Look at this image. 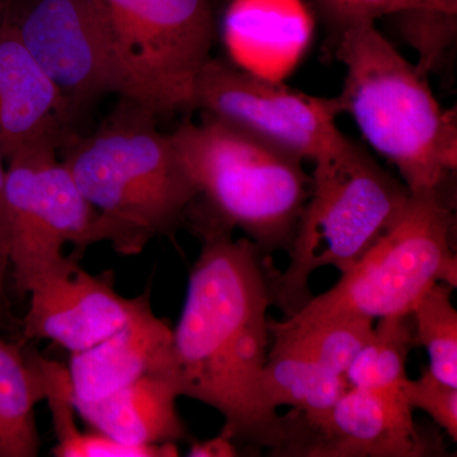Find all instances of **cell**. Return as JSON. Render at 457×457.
Instances as JSON below:
<instances>
[{
	"instance_id": "obj_14",
	"label": "cell",
	"mask_w": 457,
	"mask_h": 457,
	"mask_svg": "<svg viewBox=\"0 0 457 457\" xmlns=\"http://www.w3.org/2000/svg\"><path fill=\"white\" fill-rule=\"evenodd\" d=\"M68 121L62 92L14 27L0 21V152L4 161L51 135L71 139Z\"/></svg>"
},
{
	"instance_id": "obj_16",
	"label": "cell",
	"mask_w": 457,
	"mask_h": 457,
	"mask_svg": "<svg viewBox=\"0 0 457 457\" xmlns=\"http://www.w3.org/2000/svg\"><path fill=\"white\" fill-rule=\"evenodd\" d=\"M180 389L171 372L156 371L104 398H71L75 413L93 431L135 446L176 444L187 436L177 411Z\"/></svg>"
},
{
	"instance_id": "obj_28",
	"label": "cell",
	"mask_w": 457,
	"mask_h": 457,
	"mask_svg": "<svg viewBox=\"0 0 457 457\" xmlns=\"http://www.w3.org/2000/svg\"><path fill=\"white\" fill-rule=\"evenodd\" d=\"M408 9H420V11H428V0H400V11H408Z\"/></svg>"
},
{
	"instance_id": "obj_15",
	"label": "cell",
	"mask_w": 457,
	"mask_h": 457,
	"mask_svg": "<svg viewBox=\"0 0 457 457\" xmlns=\"http://www.w3.org/2000/svg\"><path fill=\"white\" fill-rule=\"evenodd\" d=\"M173 329L152 305L89 350L71 353V398L92 402L110 395L149 372L174 374ZM176 376V375H174Z\"/></svg>"
},
{
	"instance_id": "obj_25",
	"label": "cell",
	"mask_w": 457,
	"mask_h": 457,
	"mask_svg": "<svg viewBox=\"0 0 457 457\" xmlns=\"http://www.w3.org/2000/svg\"><path fill=\"white\" fill-rule=\"evenodd\" d=\"M0 152V291L5 293V276L9 270V216L7 203V187H5V170Z\"/></svg>"
},
{
	"instance_id": "obj_7",
	"label": "cell",
	"mask_w": 457,
	"mask_h": 457,
	"mask_svg": "<svg viewBox=\"0 0 457 457\" xmlns=\"http://www.w3.org/2000/svg\"><path fill=\"white\" fill-rule=\"evenodd\" d=\"M121 98L159 119L192 111L218 35L212 0H97Z\"/></svg>"
},
{
	"instance_id": "obj_29",
	"label": "cell",
	"mask_w": 457,
	"mask_h": 457,
	"mask_svg": "<svg viewBox=\"0 0 457 457\" xmlns=\"http://www.w3.org/2000/svg\"><path fill=\"white\" fill-rule=\"evenodd\" d=\"M3 3L0 2V14H2Z\"/></svg>"
},
{
	"instance_id": "obj_13",
	"label": "cell",
	"mask_w": 457,
	"mask_h": 457,
	"mask_svg": "<svg viewBox=\"0 0 457 457\" xmlns=\"http://www.w3.org/2000/svg\"><path fill=\"white\" fill-rule=\"evenodd\" d=\"M314 27L306 0H230L221 38L237 68L284 80L311 46Z\"/></svg>"
},
{
	"instance_id": "obj_30",
	"label": "cell",
	"mask_w": 457,
	"mask_h": 457,
	"mask_svg": "<svg viewBox=\"0 0 457 457\" xmlns=\"http://www.w3.org/2000/svg\"><path fill=\"white\" fill-rule=\"evenodd\" d=\"M212 2H213V4H215L216 0H212Z\"/></svg>"
},
{
	"instance_id": "obj_4",
	"label": "cell",
	"mask_w": 457,
	"mask_h": 457,
	"mask_svg": "<svg viewBox=\"0 0 457 457\" xmlns=\"http://www.w3.org/2000/svg\"><path fill=\"white\" fill-rule=\"evenodd\" d=\"M203 114L170 134L198 192L188 213L240 228L269 257L288 252L311 196L303 159Z\"/></svg>"
},
{
	"instance_id": "obj_18",
	"label": "cell",
	"mask_w": 457,
	"mask_h": 457,
	"mask_svg": "<svg viewBox=\"0 0 457 457\" xmlns=\"http://www.w3.org/2000/svg\"><path fill=\"white\" fill-rule=\"evenodd\" d=\"M261 386L269 407L278 411L287 405L312 417L332 409L351 387L345 376L317 361L272 348L262 372Z\"/></svg>"
},
{
	"instance_id": "obj_24",
	"label": "cell",
	"mask_w": 457,
	"mask_h": 457,
	"mask_svg": "<svg viewBox=\"0 0 457 457\" xmlns=\"http://www.w3.org/2000/svg\"><path fill=\"white\" fill-rule=\"evenodd\" d=\"M402 389L411 408L422 409L457 441V387L438 380L427 369L417 380L407 378Z\"/></svg>"
},
{
	"instance_id": "obj_2",
	"label": "cell",
	"mask_w": 457,
	"mask_h": 457,
	"mask_svg": "<svg viewBox=\"0 0 457 457\" xmlns=\"http://www.w3.org/2000/svg\"><path fill=\"white\" fill-rule=\"evenodd\" d=\"M158 119L121 98L89 137H71L62 163L96 212L89 245L137 255L187 222L196 186Z\"/></svg>"
},
{
	"instance_id": "obj_17",
	"label": "cell",
	"mask_w": 457,
	"mask_h": 457,
	"mask_svg": "<svg viewBox=\"0 0 457 457\" xmlns=\"http://www.w3.org/2000/svg\"><path fill=\"white\" fill-rule=\"evenodd\" d=\"M23 343L0 338V457H36L40 451L35 408L45 400L44 378L38 353Z\"/></svg>"
},
{
	"instance_id": "obj_11",
	"label": "cell",
	"mask_w": 457,
	"mask_h": 457,
	"mask_svg": "<svg viewBox=\"0 0 457 457\" xmlns=\"http://www.w3.org/2000/svg\"><path fill=\"white\" fill-rule=\"evenodd\" d=\"M279 456L423 457L441 455L440 444L422 436L402 386L350 387L319 416L286 414Z\"/></svg>"
},
{
	"instance_id": "obj_8",
	"label": "cell",
	"mask_w": 457,
	"mask_h": 457,
	"mask_svg": "<svg viewBox=\"0 0 457 457\" xmlns=\"http://www.w3.org/2000/svg\"><path fill=\"white\" fill-rule=\"evenodd\" d=\"M65 143V137L51 135L7 161L9 269L21 296L68 258L65 245L74 246L78 260L90 246L96 212L57 158V147Z\"/></svg>"
},
{
	"instance_id": "obj_9",
	"label": "cell",
	"mask_w": 457,
	"mask_h": 457,
	"mask_svg": "<svg viewBox=\"0 0 457 457\" xmlns=\"http://www.w3.org/2000/svg\"><path fill=\"white\" fill-rule=\"evenodd\" d=\"M194 110L312 162L339 134L343 113L337 97H315L219 57L197 75Z\"/></svg>"
},
{
	"instance_id": "obj_12",
	"label": "cell",
	"mask_w": 457,
	"mask_h": 457,
	"mask_svg": "<svg viewBox=\"0 0 457 457\" xmlns=\"http://www.w3.org/2000/svg\"><path fill=\"white\" fill-rule=\"evenodd\" d=\"M22 339L50 341L78 353L119 332L150 303V288L129 299L117 293L112 276H95L75 255L42 275L29 287Z\"/></svg>"
},
{
	"instance_id": "obj_1",
	"label": "cell",
	"mask_w": 457,
	"mask_h": 457,
	"mask_svg": "<svg viewBox=\"0 0 457 457\" xmlns=\"http://www.w3.org/2000/svg\"><path fill=\"white\" fill-rule=\"evenodd\" d=\"M203 246L173 329L174 375L180 395L216 409L234 441L278 449L284 420L267 405L261 378L272 337L270 257L248 237L204 216L189 219Z\"/></svg>"
},
{
	"instance_id": "obj_6",
	"label": "cell",
	"mask_w": 457,
	"mask_h": 457,
	"mask_svg": "<svg viewBox=\"0 0 457 457\" xmlns=\"http://www.w3.org/2000/svg\"><path fill=\"white\" fill-rule=\"evenodd\" d=\"M455 215L447 192L411 195L389 230L326 293L284 321L302 327L338 315L371 319L411 311L437 282L456 288Z\"/></svg>"
},
{
	"instance_id": "obj_5",
	"label": "cell",
	"mask_w": 457,
	"mask_h": 457,
	"mask_svg": "<svg viewBox=\"0 0 457 457\" xmlns=\"http://www.w3.org/2000/svg\"><path fill=\"white\" fill-rule=\"evenodd\" d=\"M311 196L303 206L284 272L273 270V303L288 318L312 299L315 270L345 273L398 219L411 192L359 141L342 131L314 161Z\"/></svg>"
},
{
	"instance_id": "obj_20",
	"label": "cell",
	"mask_w": 457,
	"mask_h": 457,
	"mask_svg": "<svg viewBox=\"0 0 457 457\" xmlns=\"http://www.w3.org/2000/svg\"><path fill=\"white\" fill-rule=\"evenodd\" d=\"M378 319L368 343L345 372L351 387L387 389L402 386L408 378V356L417 347L411 312Z\"/></svg>"
},
{
	"instance_id": "obj_3",
	"label": "cell",
	"mask_w": 457,
	"mask_h": 457,
	"mask_svg": "<svg viewBox=\"0 0 457 457\" xmlns=\"http://www.w3.org/2000/svg\"><path fill=\"white\" fill-rule=\"evenodd\" d=\"M332 57L345 68L337 96L361 134L395 165L411 195L447 192L457 168L456 110H445L425 73L376 29L354 27Z\"/></svg>"
},
{
	"instance_id": "obj_26",
	"label": "cell",
	"mask_w": 457,
	"mask_h": 457,
	"mask_svg": "<svg viewBox=\"0 0 457 457\" xmlns=\"http://www.w3.org/2000/svg\"><path fill=\"white\" fill-rule=\"evenodd\" d=\"M188 456L191 457H234L237 450L233 438L222 432L216 437L206 441L194 442L189 447Z\"/></svg>"
},
{
	"instance_id": "obj_23",
	"label": "cell",
	"mask_w": 457,
	"mask_h": 457,
	"mask_svg": "<svg viewBox=\"0 0 457 457\" xmlns=\"http://www.w3.org/2000/svg\"><path fill=\"white\" fill-rule=\"evenodd\" d=\"M57 457H174L179 455L176 444L135 446L114 440L98 431L84 433L78 429L57 441L53 450Z\"/></svg>"
},
{
	"instance_id": "obj_10",
	"label": "cell",
	"mask_w": 457,
	"mask_h": 457,
	"mask_svg": "<svg viewBox=\"0 0 457 457\" xmlns=\"http://www.w3.org/2000/svg\"><path fill=\"white\" fill-rule=\"evenodd\" d=\"M0 21L62 92L71 120L108 93H119L110 37L97 0H8Z\"/></svg>"
},
{
	"instance_id": "obj_19",
	"label": "cell",
	"mask_w": 457,
	"mask_h": 457,
	"mask_svg": "<svg viewBox=\"0 0 457 457\" xmlns=\"http://www.w3.org/2000/svg\"><path fill=\"white\" fill-rule=\"evenodd\" d=\"M270 330L272 350L317 361L324 368L345 376L374 332V319L338 315L309 326L293 327L270 318Z\"/></svg>"
},
{
	"instance_id": "obj_22",
	"label": "cell",
	"mask_w": 457,
	"mask_h": 457,
	"mask_svg": "<svg viewBox=\"0 0 457 457\" xmlns=\"http://www.w3.org/2000/svg\"><path fill=\"white\" fill-rule=\"evenodd\" d=\"M306 3L326 29L324 54L329 57L345 32L400 11V0H306Z\"/></svg>"
},
{
	"instance_id": "obj_21",
	"label": "cell",
	"mask_w": 457,
	"mask_h": 457,
	"mask_svg": "<svg viewBox=\"0 0 457 457\" xmlns=\"http://www.w3.org/2000/svg\"><path fill=\"white\" fill-rule=\"evenodd\" d=\"M453 286L437 282L411 308L416 345L428 352L429 372L457 387V312Z\"/></svg>"
},
{
	"instance_id": "obj_27",
	"label": "cell",
	"mask_w": 457,
	"mask_h": 457,
	"mask_svg": "<svg viewBox=\"0 0 457 457\" xmlns=\"http://www.w3.org/2000/svg\"><path fill=\"white\" fill-rule=\"evenodd\" d=\"M14 320H12L11 312L8 308V299L5 293L0 291V326L4 327L5 324L12 326Z\"/></svg>"
}]
</instances>
